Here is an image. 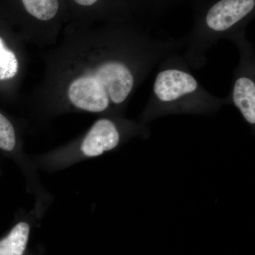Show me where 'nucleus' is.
Segmentation results:
<instances>
[{
  "label": "nucleus",
  "mask_w": 255,
  "mask_h": 255,
  "mask_svg": "<svg viewBox=\"0 0 255 255\" xmlns=\"http://www.w3.org/2000/svg\"><path fill=\"white\" fill-rule=\"evenodd\" d=\"M255 5V0H221L208 12L206 24L214 31H226L250 14Z\"/></svg>",
  "instance_id": "423d86ee"
},
{
  "label": "nucleus",
  "mask_w": 255,
  "mask_h": 255,
  "mask_svg": "<svg viewBox=\"0 0 255 255\" xmlns=\"http://www.w3.org/2000/svg\"><path fill=\"white\" fill-rule=\"evenodd\" d=\"M68 12L67 27L90 26L101 12L105 0H64Z\"/></svg>",
  "instance_id": "0eeeda50"
},
{
  "label": "nucleus",
  "mask_w": 255,
  "mask_h": 255,
  "mask_svg": "<svg viewBox=\"0 0 255 255\" xmlns=\"http://www.w3.org/2000/svg\"><path fill=\"white\" fill-rule=\"evenodd\" d=\"M233 102L243 118L251 125L255 124V85L248 78H241L233 89Z\"/></svg>",
  "instance_id": "6e6552de"
},
{
  "label": "nucleus",
  "mask_w": 255,
  "mask_h": 255,
  "mask_svg": "<svg viewBox=\"0 0 255 255\" xmlns=\"http://www.w3.org/2000/svg\"><path fill=\"white\" fill-rule=\"evenodd\" d=\"M5 13L23 42L55 46L68 22L64 0H6Z\"/></svg>",
  "instance_id": "7ed1b4c3"
},
{
  "label": "nucleus",
  "mask_w": 255,
  "mask_h": 255,
  "mask_svg": "<svg viewBox=\"0 0 255 255\" xmlns=\"http://www.w3.org/2000/svg\"><path fill=\"white\" fill-rule=\"evenodd\" d=\"M118 33L65 26L59 44L43 55L44 73L28 96L29 112L39 120L117 116L135 85L126 38Z\"/></svg>",
  "instance_id": "f257e3e1"
},
{
  "label": "nucleus",
  "mask_w": 255,
  "mask_h": 255,
  "mask_svg": "<svg viewBox=\"0 0 255 255\" xmlns=\"http://www.w3.org/2000/svg\"><path fill=\"white\" fill-rule=\"evenodd\" d=\"M197 87V81L190 74L177 69H168L157 75L154 92L161 102H172L193 93Z\"/></svg>",
  "instance_id": "39448f33"
},
{
  "label": "nucleus",
  "mask_w": 255,
  "mask_h": 255,
  "mask_svg": "<svg viewBox=\"0 0 255 255\" xmlns=\"http://www.w3.org/2000/svg\"><path fill=\"white\" fill-rule=\"evenodd\" d=\"M31 226L26 221L16 223L7 236L0 240V255H23L27 246Z\"/></svg>",
  "instance_id": "1a4fd4ad"
},
{
  "label": "nucleus",
  "mask_w": 255,
  "mask_h": 255,
  "mask_svg": "<svg viewBox=\"0 0 255 255\" xmlns=\"http://www.w3.org/2000/svg\"><path fill=\"white\" fill-rule=\"evenodd\" d=\"M133 126L114 117L97 119L81 136L68 143L34 156L32 161L37 168L55 172L68 168L79 162L117 150L131 136Z\"/></svg>",
  "instance_id": "f03ea898"
},
{
  "label": "nucleus",
  "mask_w": 255,
  "mask_h": 255,
  "mask_svg": "<svg viewBox=\"0 0 255 255\" xmlns=\"http://www.w3.org/2000/svg\"><path fill=\"white\" fill-rule=\"evenodd\" d=\"M27 69L24 42L16 32L0 31V85L16 93Z\"/></svg>",
  "instance_id": "20e7f679"
}]
</instances>
